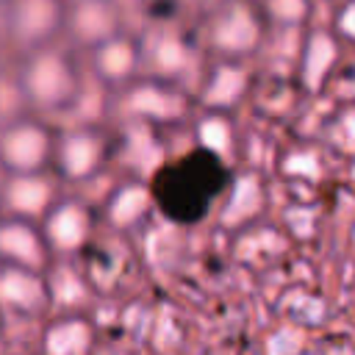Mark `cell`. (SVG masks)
Returning a JSON list of instances; mask_svg holds the SVG:
<instances>
[{
	"label": "cell",
	"instance_id": "obj_9",
	"mask_svg": "<svg viewBox=\"0 0 355 355\" xmlns=\"http://www.w3.org/2000/svg\"><path fill=\"white\" fill-rule=\"evenodd\" d=\"M144 61L147 67L161 75V78H169V75H178L186 69L189 64V53L183 47V42L172 33H155L150 36L147 47H144Z\"/></svg>",
	"mask_w": 355,
	"mask_h": 355
},
{
	"label": "cell",
	"instance_id": "obj_17",
	"mask_svg": "<svg viewBox=\"0 0 355 355\" xmlns=\"http://www.w3.org/2000/svg\"><path fill=\"white\" fill-rule=\"evenodd\" d=\"M286 169L288 172H305L308 178H313L319 172V164L313 161V155H294L286 161Z\"/></svg>",
	"mask_w": 355,
	"mask_h": 355
},
{
	"label": "cell",
	"instance_id": "obj_10",
	"mask_svg": "<svg viewBox=\"0 0 355 355\" xmlns=\"http://www.w3.org/2000/svg\"><path fill=\"white\" fill-rule=\"evenodd\" d=\"M136 61H139L136 47L119 36H111L108 42L97 44V50H94V69L105 80H125L136 69Z\"/></svg>",
	"mask_w": 355,
	"mask_h": 355
},
{
	"label": "cell",
	"instance_id": "obj_12",
	"mask_svg": "<svg viewBox=\"0 0 355 355\" xmlns=\"http://www.w3.org/2000/svg\"><path fill=\"white\" fill-rule=\"evenodd\" d=\"M333 58H336L333 42L327 36H313L311 44H308V55H305V83L316 86L324 78V72L333 64Z\"/></svg>",
	"mask_w": 355,
	"mask_h": 355
},
{
	"label": "cell",
	"instance_id": "obj_6",
	"mask_svg": "<svg viewBox=\"0 0 355 355\" xmlns=\"http://www.w3.org/2000/svg\"><path fill=\"white\" fill-rule=\"evenodd\" d=\"M211 39L219 50L244 53L258 42V22L247 6L233 3L216 17V22L211 28Z\"/></svg>",
	"mask_w": 355,
	"mask_h": 355
},
{
	"label": "cell",
	"instance_id": "obj_5",
	"mask_svg": "<svg viewBox=\"0 0 355 355\" xmlns=\"http://www.w3.org/2000/svg\"><path fill=\"white\" fill-rule=\"evenodd\" d=\"M55 158H58V169L67 178L83 180L97 169V164L103 158V139L94 136L92 130H69L58 141Z\"/></svg>",
	"mask_w": 355,
	"mask_h": 355
},
{
	"label": "cell",
	"instance_id": "obj_11",
	"mask_svg": "<svg viewBox=\"0 0 355 355\" xmlns=\"http://www.w3.org/2000/svg\"><path fill=\"white\" fill-rule=\"evenodd\" d=\"M244 83H247V75H244L241 69L219 67V69L214 72V78L208 80V86H205V103H208V105H216V108L230 105V103L241 94Z\"/></svg>",
	"mask_w": 355,
	"mask_h": 355
},
{
	"label": "cell",
	"instance_id": "obj_3",
	"mask_svg": "<svg viewBox=\"0 0 355 355\" xmlns=\"http://www.w3.org/2000/svg\"><path fill=\"white\" fill-rule=\"evenodd\" d=\"M67 8L58 0H14L8 6V33L19 44L44 42L61 22Z\"/></svg>",
	"mask_w": 355,
	"mask_h": 355
},
{
	"label": "cell",
	"instance_id": "obj_19",
	"mask_svg": "<svg viewBox=\"0 0 355 355\" xmlns=\"http://www.w3.org/2000/svg\"><path fill=\"white\" fill-rule=\"evenodd\" d=\"M6 28H8V11H6L3 6H0V33H3Z\"/></svg>",
	"mask_w": 355,
	"mask_h": 355
},
{
	"label": "cell",
	"instance_id": "obj_16",
	"mask_svg": "<svg viewBox=\"0 0 355 355\" xmlns=\"http://www.w3.org/2000/svg\"><path fill=\"white\" fill-rule=\"evenodd\" d=\"M269 11L280 22H297L305 14V0H269Z\"/></svg>",
	"mask_w": 355,
	"mask_h": 355
},
{
	"label": "cell",
	"instance_id": "obj_13",
	"mask_svg": "<svg viewBox=\"0 0 355 355\" xmlns=\"http://www.w3.org/2000/svg\"><path fill=\"white\" fill-rule=\"evenodd\" d=\"M22 100H25L22 86L0 75V125L3 128L14 125V119H17L19 108H22Z\"/></svg>",
	"mask_w": 355,
	"mask_h": 355
},
{
	"label": "cell",
	"instance_id": "obj_8",
	"mask_svg": "<svg viewBox=\"0 0 355 355\" xmlns=\"http://www.w3.org/2000/svg\"><path fill=\"white\" fill-rule=\"evenodd\" d=\"M128 111L136 116H150V119H172L183 111V100L166 92L164 86L144 83L128 94Z\"/></svg>",
	"mask_w": 355,
	"mask_h": 355
},
{
	"label": "cell",
	"instance_id": "obj_2",
	"mask_svg": "<svg viewBox=\"0 0 355 355\" xmlns=\"http://www.w3.org/2000/svg\"><path fill=\"white\" fill-rule=\"evenodd\" d=\"M50 155V136L36 122H14L0 133V161L11 172H36Z\"/></svg>",
	"mask_w": 355,
	"mask_h": 355
},
{
	"label": "cell",
	"instance_id": "obj_14",
	"mask_svg": "<svg viewBox=\"0 0 355 355\" xmlns=\"http://www.w3.org/2000/svg\"><path fill=\"white\" fill-rule=\"evenodd\" d=\"M197 136H200L202 147H208V150H214V153H225L227 144H230V130H227V125H225L219 116L202 119V125L197 128Z\"/></svg>",
	"mask_w": 355,
	"mask_h": 355
},
{
	"label": "cell",
	"instance_id": "obj_18",
	"mask_svg": "<svg viewBox=\"0 0 355 355\" xmlns=\"http://www.w3.org/2000/svg\"><path fill=\"white\" fill-rule=\"evenodd\" d=\"M338 25H341V31H344L347 36H352V39H355V3H349V6L341 11Z\"/></svg>",
	"mask_w": 355,
	"mask_h": 355
},
{
	"label": "cell",
	"instance_id": "obj_7",
	"mask_svg": "<svg viewBox=\"0 0 355 355\" xmlns=\"http://www.w3.org/2000/svg\"><path fill=\"white\" fill-rule=\"evenodd\" d=\"M3 189H6L8 205L22 214H39L53 194V183L39 172H14V178Z\"/></svg>",
	"mask_w": 355,
	"mask_h": 355
},
{
	"label": "cell",
	"instance_id": "obj_4",
	"mask_svg": "<svg viewBox=\"0 0 355 355\" xmlns=\"http://www.w3.org/2000/svg\"><path fill=\"white\" fill-rule=\"evenodd\" d=\"M67 25L83 44H103L116 31V6L111 0H72L67 6Z\"/></svg>",
	"mask_w": 355,
	"mask_h": 355
},
{
	"label": "cell",
	"instance_id": "obj_1",
	"mask_svg": "<svg viewBox=\"0 0 355 355\" xmlns=\"http://www.w3.org/2000/svg\"><path fill=\"white\" fill-rule=\"evenodd\" d=\"M19 86H22V92L31 103H36L39 108H50V111L53 108H67L69 100L78 92L75 72L58 50L36 53L25 64Z\"/></svg>",
	"mask_w": 355,
	"mask_h": 355
},
{
	"label": "cell",
	"instance_id": "obj_15",
	"mask_svg": "<svg viewBox=\"0 0 355 355\" xmlns=\"http://www.w3.org/2000/svg\"><path fill=\"white\" fill-rule=\"evenodd\" d=\"M53 230H58L61 236H69V233L80 236V230H83V211L78 205H64L53 216Z\"/></svg>",
	"mask_w": 355,
	"mask_h": 355
}]
</instances>
